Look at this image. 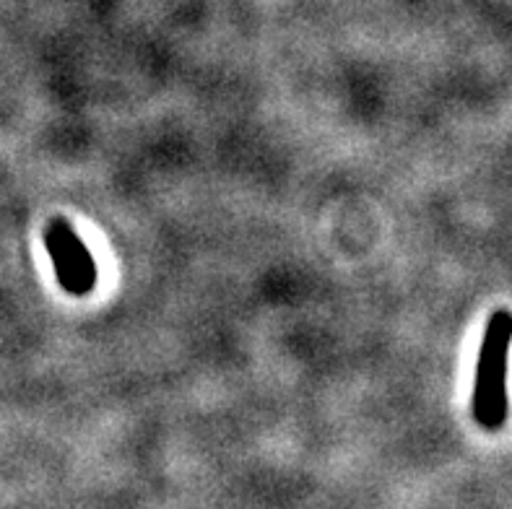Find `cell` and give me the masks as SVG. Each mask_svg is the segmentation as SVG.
I'll return each instance as SVG.
<instances>
[{
    "instance_id": "obj_1",
    "label": "cell",
    "mask_w": 512,
    "mask_h": 509,
    "mask_svg": "<svg viewBox=\"0 0 512 509\" xmlns=\"http://www.w3.org/2000/svg\"><path fill=\"white\" fill-rule=\"evenodd\" d=\"M510 348L512 312L494 310L487 330L481 336L474 372V393H471V411H474L476 424L487 432H500L510 419V393H507Z\"/></svg>"
},
{
    "instance_id": "obj_2",
    "label": "cell",
    "mask_w": 512,
    "mask_h": 509,
    "mask_svg": "<svg viewBox=\"0 0 512 509\" xmlns=\"http://www.w3.org/2000/svg\"><path fill=\"white\" fill-rule=\"evenodd\" d=\"M45 247L52 260L58 284L71 297H89L97 289V260L65 219H52L45 226Z\"/></svg>"
}]
</instances>
